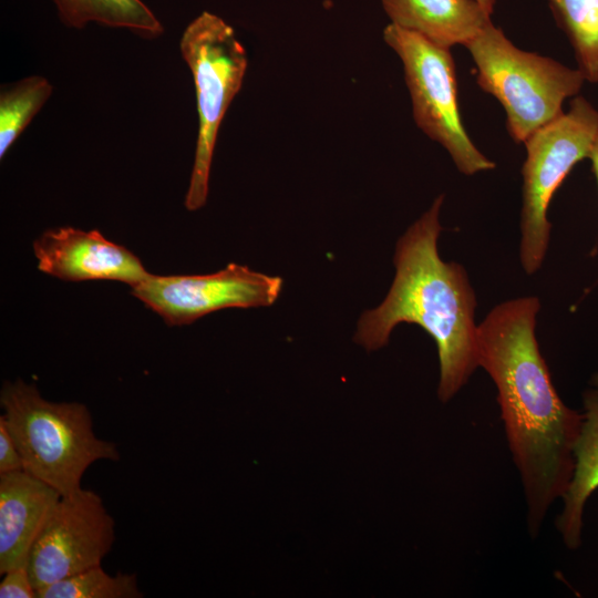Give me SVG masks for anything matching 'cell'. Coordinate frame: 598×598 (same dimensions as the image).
<instances>
[{"mask_svg":"<svg viewBox=\"0 0 598 598\" xmlns=\"http://www.w3.org/2000/svg\"><path fill=\"white\" fill-rule=\"evenodd\" d=\"M539 311L536 296L503 301L477 324L476 333L477 365L497 390L532 537L538 535L550 506L570 483L581 424V413L560 399L540 352L535 332Z\"/></svg>","mask_w":598,"mask_h":598,"instance_id":"obj_1","label":"cell"},{"mask_svg":"<svg viewBox=\"0 0 598 598\" xmlns=\"http://www.w3.org/2000/svg\"><path fill=\"white\" fill-rule=\"evenodd\" d=\"M443 202L444 194H440L399 238L391 288L377 308L362 313L353 339L374 351L389 343L391 332L400 323L421 327L437 348V396L448 402L478 368L477 301L465 268L444 261L439 254Z\"/></svg>","mask_w":598,"mask_h":598,"instance_id":"obj_2","label":"cell"},{"mask_svg":"<svg viewBox=\"0 0 598 598\" xmlns=\"http://www.w3.org/2000/svg\"><path fill=\"white\" fill-rule=\"evenodd\" d=\"M0 402L4 420L23 462V471L62 496L79 492L90 465L117 461L114 443L99 439L87 408L78 402L45 400L34 384L6 382Z\"/></svg>","mask_w":598,"mask_h":598,"instance_id":"obj_3","label":"cell"},{"mask_svg":"<svg viewBox=\"0 0 598 598\" xmlns=\"http://www.w3.org/2000/svg\"><path fill=\"white\" fill-rule=\"evenodd\" d=\"M464 47L478 86L501 103L517 143L561 115L564 101L577 96L586 81L577 68L517 48L492 21Z\"/></svg>","mask_w":598,"mask_h":598,"instance_id":"obj_4","label":"cell"},{"mask_svg":"<svg viewBox=\"0 0 598 598\" xmlns=\"http://www.w3.org/2000/svg\"><path fill=\"white\" fill-rule=\"evenodd\" d=\"M598 132V110L584 96H575L569 110L539 127L524 142L519 261L535 275L547 255L551 198L573 167L588 158Z\"/></svg>","mask_w":598,"mask_h":598,"instance_id":"obj_5","label":"cell"},{"mask_svg":"<svg viewBox=\"0 0 598 598\" xmlns=\"http://www.w3.org/2000/svg\"><path fill=\"white\" fill-rule=\"evenodd\" d=\"M179 47L193 74L198 112L195 158L185 196V207L193 212L207 200L219 126L243 85L248 58L234 29L206 11L186 27Z\"/></svg>","mask_w":598,"mask_h":598,"instance_id":"obj_6","label":"cell"},{"mask_svg":"<svg viewBox=\"0 0 598 598\" xmlns=\"http://www.w3.org/2000/svg\"><path fill=\"white\" fill-rule=\"evenodd\" d=\"M383 40L402 62L416 126L446 150L462 174L494 169L496 164L475 146L462 123L450 49L391 23Z\"/></svg>","mask_w":598,"mask_h":598,"instance_id":"obj_7","label":"cell"},{"mask_svg":"<svg viewBox=\"0 0 598 598\" xmlns=\"http://www.w3.org/2000/svg\"><path fill=\"white\" fill-rule=\"evenodd\" d=\"M280 277L230 262L208 275L150 274L131 293L159 315L168 326H185L228 308L269 307L278 299Z\"/></svg>","mask_w":598,"mask_h":598,"instance_id":"obj_8","label":"cell"},{"mask_svg":"<svg viewBox=\"0 0 598 598\" xmlns=\"http://www.w3.org/2000/svg\"><path fill=\"white\" fill-rule=\"evenodd\" d=\"M114 542V520L99 494L61 496L35 539L28 570L38 590L101 565Z\"/></svg>","mask_w":598,"mask_h":598,"instance_id":"obj_9","label":"cell"},{"mask_svg":"<svg viewBox=\"0 0 598 598\" xmlns=\"http://www.w3.org/2000/svg\"><path fill=\"white\" fill-rule=\"evenodd\" d=\"M33 251L39 270L64 281L115 280L133 287L150 275L138 257L97 230L49 229Z\"/></svg>","mask_w":598,"mask_h":598,"instance_id":"obj_10","label":"cell"},{"mask_svg":"<svg viewBox=\"0 0 598 598\" xmlns=\"http://www.w3.org/2000/svg\"><path fill=\"white\" fill-rule=\"evenodd\" d=\"M61 494L25 471L0 474V574L28 566L31 548Z\"/></svg>","mask_w":598,"mask_h":598,"instance_id":"obj_11","label":"cell"},{"mask_svg":"<svg viewBox=\"0 0 598 598\" xmlns=\"http://www.w3.org/2000/svg\"><path fill=\"white\" fill-rule=\"evenodd\" d=\"M390 23L446 49L465 45L489 22L476 0H381Z\"/></svg>","mask_w":598,"mask_h":598,"instance_id":"obj_12","label":"cell"},{"mask_svg":"<svg viewBox=\"0 0 598 598\" xmlns=\"http://www.w3.org/2000/svg\"><path fill=\"white\" fill-rule=\"evenodd\" d=\"M582 408L574 447V472L561 497L563 508L555 520L565 546L571 550L581 544L585 507L598 489V373L584 391Z\"/></svg>","mask_w":598,"mask_h":598,"instance_id":"obj_13","label":"cell"},{"mask_svg":"<svg viewBox=\"0 0 598 598\" xmlns=\"http://www.w3.org/2000/svg\"><path fill=\"white\" fill-rule=\"evenodd\" d=\"M62 21L74 28L89 22L126 28L144 37L154 38L163 27L141 0H53Z\"/></svg>","mask_w":598,"mask_h":598,"instance_id":"obj_14","label":"cell"},{"mask_svg":"<svg viewBox=\"0 0 598 598\" xmlns=\"http://www.w3.org/2000/svg\"><path fill=\"white\" fill-rule=\"evenodd\" d=\"M585 80L598 83V0H548Z\"/></svg>","mask_w":598,"mask_h":598,"instance_id":"obj_15","label":"cell"},{"mask_svg":"<svg viewBox=\"0 0 598 598\" xmlns=\"http://www.w3.org/2000/svg\"><path fill=\"white\" fill-rule=\"evenodd\" d=\"M52 86L39 75L25 78L0 94V157L49 99Z\"/></svg>","mask_w":598,"mask_h":598,"instance_id":"obj_16","label":"cell"},{"mask_svg":"<svg viewBox=\"0 0 598 598\" xmlns=\"http://www.w3.org/2000/svg\"><path fill=\"white\" fill-rule=\"evenodd\" d=\"M143 592L134 574L111 576L101 565L37 590V598H140Z\"/></svg>","mask_w":598,"mask_h":598,"instance_id":"obj_17","label":"cell"},{"mask_svg":"<svg viewBox=\"0 0 598 598\" xmlns=\"http://www.w3.org/2000/svg\"><path fill=\"white\" fill-rule=\"evenodd\" d=\"M1 598H37L28 566L17 567L3 574L0 582Z\"/></svg>","mask_w":598,"mask_h":598,"instance_id":"obj_18","label":"cell"},{"mask_svg":"<svg viewBox=\"0 0 598 598\" xmlns=\"http://www.w3.org/2000/svg\"><path fill=\"white\" fill-rule=\"evenodd\" d=\"M23 470V462L18 446L0 416V474Z\"/></svg>","mask_w":598,"mask_h":598,"instance_id":"obj_19","label":"cell"},{"mask_svg":"<svg viewBox=\"0 0 598 598\" xmlns=\"http://www.w3.org/2000/svg\"><path fill=\"white\" fill-rule=\"evenodd\" d=\"M588 159L590 161L591 163V169H592V173L596 177V181H597V185H598V132L595 136V140L592 142V145H591V148H590V152H589V155H588Z\"/></svg>","mask_w":598,"mask_h":598,"instance_id":"obj_20","label":"cell"},{"mask_svg":"<svg viewBox=\"0 0 598 598\" xmlns=\"http://www.w3.org/2000/svg\"><path fill=\"white\" fill-rule=\"evenodd\" d=\"M489 14L493 13L496 0H476Z\"/></svg>","mask_w":598,"mask_h":598,"instance_id":"obj_21","label":"cell"}]
</instances>
